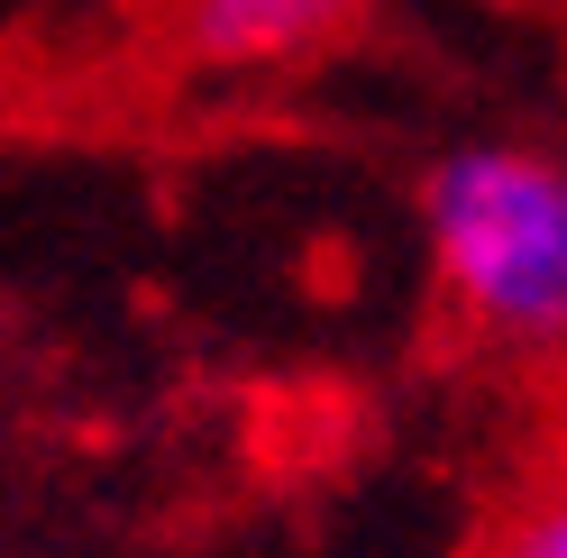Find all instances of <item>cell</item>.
Wrapping results in <instances>:
<instances>
[{"label": "cell", "instance_id": "6da1fadb", "mask_svg": "<svg viewBox=\"0 0 567 558\" xmlns=\"http://www.w3.org/2000/svg\"><path fill=\"white\" fill-rule=\"evenodd\" d=\"M440 285L476 330L558 348L567 339V165L540 147H457L421 184Z\"/></svg>", "mask_w": 567, "mask_h": 558}, {"label": "cell", "instance_id": "7a4b0ae2", "mask_svg": "<svg viewBox=\"0 0 567 558\" xmlns=\"http://www.w3.org/2000/svg\"><path fill=\"white\" fill-rule=\"evenodd\" d=\"M348 19H358V0H174V38H184V55L220 64V74H257V64L321 55Z\"/></svg>", "mask_w": 567, "mask_h": 558}, {"label": "cell", "instance_id": "3957f363", "mask_svg": "<svg viewBox=\"0 0 567 558\" xmlns=\"http://www.w3.org/2000/svg\"><path fill=\"white\" fill-rule=\"evenodd\" d=\"M476 558H567V485H549L530 513H513Z\"/></svg>", "mask_w": 567, "mask_h": 558}]
</instances>
